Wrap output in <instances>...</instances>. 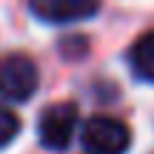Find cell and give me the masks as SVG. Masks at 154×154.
Segmentation results:
<instances>
[{"mask_svg":"<svg viewBox=\"0 0 154 154\" xmlns=\"http://www.w3.org/2000/svg\"><path fill=\"white\" fill-rule=\"evenodd\" d=\"M80 143L88 154H126L131 146V131L117 117L97 114L83 123Z\"/></svg>","mask_w":154,"mask_h":154,"instance_id":"obj_1","label":"cell"},{"mask_svg":"<svg viewBox=\"0 0 154 154\" xmlns=\"http://www.w3.org/2000/svg\"><path fill=\"white\" fill-rule=\"evenodd\" d=\"M37 66L26 54H3L0 57V97L11 103H23L37 91Z\"/></svg>","mask_w":154,"mask_h":154,"instance_id":"obj_2","label":"cell"},{"mask_svg":"<svg viewBox=\"0 0 154 154\" xmlns=\"http://www.w3.org/2000/svg\"><path fill=\"white\" fill-rule=\"evenodd\" d=\"M74 134H77V106L74 103H54L40 114L37 137L46 149H51V151L69 149Z\"/></svg>","mask_w":154,"mask_h":154,"instance_id":"obj_3","label":"cell"},{"mask_svg":"<svg viewBox=\"0 0 154 154\" xmlns=\"http://www.w3.org/2000/svg\"><path fill=\"white\" fill-rule=\"evenodd\" d=\"M32 11L46 23L86 20L100 9V0H29Z\"/></svg>","mask_w":154,"mask_h":154,"instance_id":"obj_4","label":"cell"},{"mask_svg":"<svg viewBox=\"0 0 154 154\" xmlns=\"http://www.w3.org/2000/svg\"><path fill=\"white\" fill-rule=\"evenodd\" d=\"M128 63L140 80L154 83V32H146L134 40L131 51H128Z\"/></svg>","mask_w":154,"mask_h":154,"instance_id":"obj_5","label":"cell"},{"mask_svg":"<svg viewBox=\"0 0 154 154\" xmlns=\"http://www.w3.org/2000/svg\"><path fill=\"white\" fill-rule=\"evenodd\" d=\"M17 131H20L17 114L11 109H6V106H0V149H6V146L17 137Z\"/></svg>","mask_w":154,"mask_h":154,"instance_id":"obj_6","label":"cell"}]
</instances>
